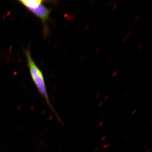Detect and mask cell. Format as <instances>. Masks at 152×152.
I'll return each instance as SVG.
<instances>
[{
    "label": "cell",
    "instance_id": "1",
    "mask_svg": "<svg viewBox=\"0 0 152 152\" xmlns=\"http://www.w3.org/2000/svg\"><path fill=\"white\" fill-rule=\"evenodd\" d=\"M25 54L30 75L34 85L40 95L45 100L49 107L56 116L58 121L59 123H61V119L51 103L49 98L42 72L39 69L33 60L29 49L26 50Z\"/></svg>",
    "mask_w": 152,
    "mask_h": 152
},
{
    "label": "cell",
    "instance_id": "2",
    "mask_svg": "<svg viewBox=\"0 0 152 152\" xmlns=\"http://www.w3.org/2000/svg\"><path fill=\"white\" fill-rule=\"evenodd\" d=\"M28 9L39 18L43 24L46 23L51 12L50 10L44 5L43 2Z\"/></svg>",
    "mask_w": 152,
    "mask_h": 152
},
{
    "label": "cell",
    "instance_id": "3",
    "mask_svg": "<svg viewBox=\"0 0 152 152\" xmlns=\"http://www.w3.org/2000/svg\"><path fill=\"white\" fill-rule=\"evenodd\" d=\"M117 75V72L116 71L114 72L113 74V77H115Z\"/></svg>",
    "mask_w": 152,
    "mask_h": 152
},
{
    "label": "cell",
    "instance_id": "4",
    "mask_svg": "<svg viewBox=\"0 0 152 152\" xmlns=\"http://www.w3.org/2000/svg\"><path fill=\"white\" fill-rule=\"evenodd\" d=\"M131 34V33L130 32H129V33L127 34V35H126V37L127 38H128V37H129V36H130V34Z\"/></svg>",
    "mask_w": 152,
    "mask_h": 152
},
{
    "label": "cell",
    "instance_id": "5",
    "mask_svg": "<svg viewBox=\"0 0 152 152\" xmlns=\"http://www.w3.org/2000/svg\"><path fill=\"white\" fill-rule=\"evenodd\" d=\"M142 45H140L139 47L138 48L137 50H140V49H141V48H142Z\"/></svg>",
    "mask_w": 152,
    "mask_h": 152
},
{
    "label": "cell",
    "instance_id": "6",
    "mask_svg": "<svg viewBox=\"0 0 152 152\" xmlns=\"http://www.w3.org/2000/svg\"><path fill=\"white\" fill-rule=\"evenodd\" d=\"M100 49V48H97V49L96 50V51H95V52L96 53H98L99 52V51Z\"/></svg>",
    "mask_w": 152,
    "mask_h": 152
},
{
    "label": "cell",
    "instance_id": "7",
    "mask_svg": "<svg viewBox=\"0 0 152 152\" xmlns=\"http://www.w3.org/2000/svg\"><path fill=\"white\" fill-rule=\"evenodd\" d=\"M127 38L126 37H125L124 39L122 40L123 42H124L127 39Z\"/></svg>",
    "mask_w": 152,
    "mask_h": 152
},
{
    "label": "cell",
    "instance_id": "8",
    "mask_svg": "<svg viewBox=\"0 0 152 152\" xmlns=\"http://www.w3.org/2000/svg\"><path fill=\"white\" fill-rule=\"evenodd\" d=\"M139 16H138L136 17V18H135L134 20L135 21H137L138 20V19L139 18Z\"/></svg>",
    "mask_w": 152,
    "mask_h": 152
},
{
    "label": "cell",
    "instance_id": "9",
    "mask_svg": "<svg viewBox=\"0 0 152 152\" xmlns=\"http://www.w3.org/2000/svg\"><path fill=\"white\" fill-rule=\"evenodd\" d=\"M117 6V4H115L113 6V8H112V9L114 10L115 9V7H116Z\"/></svg>",
    "mask_w": 152,
    "mask_h": 152
},
{
    "label": "cell",
    "instance_id": "10",
    "mask_svg": "<svg viewBox=\"0 0 152 152\" xmlns=\"http://www.w3.org/2000/svg\"><path fill=\"white\" fill-rule=\"evenodd\" d=\"M103 121H102V122H100L99 124L98 125L99 126H101V125H102V124H103Z\"/></svg>",
    "mask_w": 152,
    "mask_h": 152
},
{
    "label": "cell",
    "instance_id": "11",
    "mask_svg": "<svg viewBox=\"0 0 152 152\" xmlns=\"http://www.w3.org/2000/svg\"><path fill=\"white\" fill-rule=\"evenodd\" d=\"M88 26H89L88 25H86V27L85 28V29L86 30L87 29V28H88Z\"/></svg>",
    "mask_w": 152,
    "mask_h": 152
},
{
    "label": "cell",
    "instance_id": "12",
    "mask_svg": "<svg viewBox=\"0 0 152 152\" xmlns=\"http://www.w3.org/2000/svg\"><path fill=\"white\" fill-rule=\"evenodd\" d=\"M103 102H101L99 104L98 106H101L102 105V104H103Z\"/></svg>",
    "mask_w": 152,
    "mask_h": 152
},
{
    "label": "cell",
    "instance_id": "13",
    "mask_svg": "<svg viewBox=\"0 0 152 152\" xmlns=\"http://www.w3.org/2000/svg\"><path fill=\"white\" fill-rule=\"evenodd\" d=\"M108 97V96H106L105 97H104V100H106L107 99V98Z\"/></svg>",
    "mask_w": 152,
    "mask_h": 152
},
{
    "label": "cell",
    "instance_id": "14",
    "mask_svg": "<svg viewBox=\"0 0 152 152\" xmlns=\"http://www.w3.org/2000/svg\"><path fill=\"white\" fill-rule=\"evenodd\" d=\"M136 110H134V111H133L132 113V114H134L135 113H136Z\"/></svg>",
    "mask_w": 152,
    "mask_h": 152
},
{
    "label": "cell",
    "instance_id": "15",
    "mask_svg": "<svg viewBox=\"0 0 152 152\" xmlns=\"http://www.w3.org/2000/svg\"><path fill=\"white\" fill-rule=\"evenodd\" d=\"M100 95V93H99V94H98L97 95H96V98H98V97Z\"/></svg>",
    "mask_w": 152,
    "mask_h": 152
},
{
    "label": "cell",
    "instance_id": "16",
    "mask_svg": "<svg viewBox=\"0 0 152 152\" xmlns=\"http://www.w3.org/2000/svg\"><path fill=\"white\" fill-rule=\"evenodd\" d=\"M128 94V92L125 93V94L123 95V97H125Z\"/></svg>",
    "mask_w": 152,
    "mask_h": 152
},
{
    "label": "cell",
    "instance_id": "17",
    "mask_svg": "<svg viewBox=\"0 0 152 152\" xmlns=\"http://www.w3.org/2000/svg\"><path fill=\"white\" fill-rule=\"evenodd\" d=\"M140 78H141V77H139L137 79V81H138L139 80Z\"/></svg>",
    "mask_w": 152,
    "mask_h": 152
},
{
    "label": "cell",
    "instance_id": "18",
    "mask_svg": "<svg viewBox=\"0 0 152 152\" xmlns=\"http://www.w3.org/2000/svg\"><path fill=\"white\" fill-rule=\"evenodd\" d=\"M132 25H130V26H129V27H128V29H129V28H130L132 27Z\"/></svg>",
    "mask_w": 152,
    "mask_h": 152
},
{
    "label": "cell",
    "instance_id": "19",
    "mask_svg": "<svg viewBox=\"0 0 152 152\" xmlns=\"http://www.w3.org/2000/svg\"><path fill=\"white\" fill-rule=\"evenodd\" d=\"M105 116V115H103V116L102 117V118H104Z\"/></svg>",
    "mask_w": 152,
    "mask_h": 152
},
{
    "label": "cell",
    "instance_id": "20",
    "mask_svg": "<svg viewBox=\"0 0 152 152\" xmlns=\"http://www.w3.org/2000/svg\"><path fill=\"white\" fill-rule=\"evenodd\" d=\"M123 32V31H121V32H120V33H119V35H120Z\"/></svg>",
    "mask_w": 152,
    "mask_h": 152
},
{
    "label": "cell",
    "instance_id": "21",
    "mask_svg": "<svg viewBox=\"0 0 152 152\" xmlns=\"http://www.w3.org/2000/svg\"><path fill=\"white\" fill-rule=\"evenodd\" d=\"M1 53H0V55H1Z\"/></svg>",
    "mask_w": 152,
    "mask_h": 152
}]
</instances>
